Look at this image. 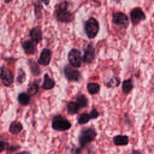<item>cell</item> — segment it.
Listing matches in <instances>:
<instances>
[{"label": "cell", "instance_id": "obj_1", "mask_svg": "<svg viewBox=\"0 0 154 154\" xmlns=\"http://www.w3.org/2000/svg\"><path fill=\"white\" fill-rule=\"evenodd\" d=\"M69 5V2L66 1H63L57 5L54 13L58 22L68 23L73 21L75 16L68 10Z\"/></svg>", "mask_w": 154, "mask_h": 154}, {"label": "cell", "instance_id": "obj_2", "mask_svg": "<svg viewBox=\"0 0 154 154\" xmlns=\"http://www.w3.org/2000/svg\"><path fill=\"white\" fill-rule=\"evenodd\" d=\"M97 134L96 131L91 127L82 129L78 136L79 147L82 150L87 145L96 139Z\"/></svg>", "mask_w": 154, "mask_h": 154}, {"label": "cell", "instance_id": "obj_3", "mask_svg": "<svg viewBox=\"0 0 154 154\" xmlns=\"http://www.w3.org/2000/svg\"><path fill=\"white\" fill-rule=\"evenodd\" d=\"M84 30L89 38H95L99 31V23L94 17L89 18L84 25Z\"/></svg>", "mask_w": 154, "mask_h": 154}, {"label": "cell", "instance_id": "obj_4", "mask_svg": "<svg viewBox=\"0 0 154 154\" xmlns=\"http://www.w3.org/2000/svg\"><path fill=\"white\" fill-rule=\"evenodd\" d=\"M52 128L58 131H65L70 129L71 123L61 115L54 116L52 120Z\"/></svg>", "mask_w": 154, "mask_h": 154}, {"label": "cell", "instance_id": "obj_5", "mask_svg": "<svg viewBox=\"0 0 154 154\" xmlns=\"http://www.w3.org/2000/svg\"><path fill=\"white\" fill-rule=\"evenodd\" d=\"M67 58L70 64L75 68L80 67L83 62L81 51L75 48L72 49L69 52Z\"/></svg>", "mask_w": 154, "mask_h": 154}, {"label": "cell", "instance_id": "obj_6", "mask_svg": "<svg viewBox=\"0 0 154 154\" xmlns=\"http://www.w3.org/2000/svg\"><path fill=\"white\" fill-rule=\"evenodd\" d=\"M1 79L2 84L7 87H10L14 82L13 72L4 66L1 67Z\"/></svg>", "mask_w": 154, "mask_h": 154}, {"label": "cell", "instance_id": "obj_7", "mask_svg": "<svg viewBox=\"0 0 154 154\" xmlns=\"http://www.w3.org/2000/svg\"><path fill=\"white\" fill-rule=\"evenodd\" d=\"M112 22L122 28L126 29L129 25V19L124 13L117 12L112 15Z\"/></svg>", "mask_w": 154, "mask_h": 154}, {"label": "cell", "instance_id": "obj_8", "mask_svg": "<svg viewBox=\"0 0 154 154\" xmlns=\"http://www.w3.org/2000/svg\"><path fill=\"white\" fill-rule=\"evenodd\" d=\"M131 20L134 26L138 25L141 21L146 19V17L143 10L140 7L133 8L130 12Z\"/></svg>", "mask_w": 154, "mask_h": 154}, {"label": "cell", "instance_id": "obj_9", "mask_svg": "<svg viewBox=\"0 0 154 154\" xmlns=\"http://www.w3.org/2000/svg\"><path fill=\"white\" fill-rule=\"evenodd\" d=\"M64 73L66 78L69 81L78 82L81 78V72L77 69H73L69 66H66L64 67Z\"/></svg>", "mask_w": 154, "mask_h": 154}, {"label": "cell", "instance_id": "obj_10", "mask_svg": "<svg viewBox=\"0 0 154 154\" xmlns=\"http://www.w3.org/2000/svg\"><path fill=\"white\" fill-rule=\"evenodd\" d=\"M95 58V49L92 43H89L84 51L82 56L83 62L87 64H90L93 62Z\"/></svg>", "mask_w": 154, "mask_h": 154}, {"label": "cell", "instance_id": "obj_11", "mask_svg": "<svg viewBox=\"0 0 154 154\" xmlns=\"http://www.w3.org/2000/svg\"><path fill=\"white\" fill-rule=\"evenodd\" d=\"M52 56V52L48 48H45L40 53V57L37 60V63L42 66H47L50 64Z\"/></svg>", "mask_w": 154, "mask_h": 154}, {"label": "cell", "instance_id": "obj_12", "mask_svg": "<svg viewBox=\"0 0 154 154\" xmlns=\"http://www.w3.org/2000/svg\"><path fill=\"white\" fill-rule=\"evenodd\" d=\"M37 45L32 40H27L22 42V47L26 54L33 55L36 52Z\"/></svg>", "mask_w": 154, "mask_h": 154}, {"label": "cell", "instance_id": "obj_13", "mask_svg": "<svg viewBox=\"0 0 154 154\" xmlns=\"http://www.w3.org/2000/svg\"><path fill=\"white\" fill-rule=\"evenodd\" d=\"M31 40L34 41L36 44L40 43L42 40V31L40 26H35L32 28L29 33Z\"/></svg>", "mask_w": 154, "mask_h": 154}, {"label": "cell", "instance_id": "obj_14", "mask_svg": "<svg viewBox=\"0 0 154 154\" xmlns=\"http://www.w3.org/2000/svg\"><path fill=\"white\" fill-rule=\"evenodd\" d=\"M55 85V81L51 78L48 73H45L43 76V82L42 85V88L46 90H49L54 88Z\"/></svg>", "mask_w": 154, "mask_h": 154}, {"label": "cell", "instance_id": "obj_15", "mask_svg": "<svg viewBox=\"0 0 154 154\" xmlns=\"http://www.w3.org/2000/svg\"><path fill=\"white\" fill-rule=\"evenodd\" d=\"M113 143L117 146H126L129 144V137L126 135H117L113 138Z\"/></svg>", "mask_w": 154, "mask_h": 154}, {"label": "cell", "instance_id": "obj_16", "mask_svg": "<svg viewBox=\"0 0 154 154\" xmlns=\"http://www.w3.org/2000/svg\"><path fill=\"white\" fill-rule=\"evenodd\" d=\"M67 112L69 115L74 116L78 113L80 107L76 102L70 101L67 103Z\"/></svg>", "mask_w": 154, "mask_h": 154}, {"label": "cell", "instance_id": "obj_17", "mask_svg": "<svg viewBox=\"0 0 154 154\" xmlns=\"http://www.w3.org/2000/svg\"><path fill=\"white\" fill-rule=\"evenodd\" d=\"M23 129L22 124L17 121H14L11 123L8 131L13 135H18Z\"/></svg>", "mask_w": 154, "mask_h": 154}, {"label": "cell", "instance_id": "obj_18", "mask_svg": "<svg viewBox=\"0 0 154 154\" xmlns=\"http://www.w3.org/2000/svg\"><path fill=\"white\" fill-rule=\"evenodd\" d=\"M31 100V96L26 93H20L17 96V101L18 102L23 105V106H27L29 104Z\"/></svg>", "mask_w": 154, "mask_h": 154}, {"label": "cell", "instance_id": "obj_19", "mask_svg": "<svg viewBox=\"0 0 154 154\" xmlns=\"http://www.w3.org/2000/svg\"><path fill=\"white\" fill-rule=\"evenodd\" d=\"M28 65L29 66L31 72L32 74V75L37 76H39L41 71H40V69L38 66V65L37 64V63L33 60L32 59H29L28 60Z\"/></svg>", "mask_w": 154, "mask_h": 154}, {"label": "cell", "instance_id": "obj_20", "mask_svg": "<svg viewBox=\"0 0 154 154\" xmlns=\"http://www.w3.org/2000/svg\"><path fill=\"white\" fill-rule=\"evenodd\" d=\"M134 88L133 81L131 78L125 79L122 83V90L125 94L129 93Z\"/></svg>", "mask_w": 154, "mask_h": 154}, {"label": "cell", "instance_id": "obj_21", "mask_svg": "<svg viewBox=\"0 0 154 154\" xmlns=\"http://www.w3.org/2000/svg\"><path fill=\"white\" fill-rule=\"evenodd\" d=\"M87 89L89 94H96L100 90V85L96 82H88L87 85Z\"/></svg>", "mask_w": 154, "mask_h": 154}, {"label": "cell", "instance_id": "obj_22", "mask_svg": "<svg viewBox=\"0 0 154 154\" xmlns=\"http://www.w3.org/2000/svg\"><path fill=\"white\" fill-rule=\"evenodd\" d=\"M76 102L79 105L80 108H84L88 106V100L85 95L81 94L77 96L76 99Z\"/></svg>", "mask_w": 154, "mask_h": 154}, {"label": "cell", "instance_id": "obj_23", "mask_svg": "<svg viewBox=\"0 0 154 154\" xmlns=\"http://www.w3.org/2000/svg\"><path fill=\"white\" fill-rule=\"evenodd\" d=\"M43 8V7L39 1H36L34 3V14L37 19H40L42 17V11Z\"/></svg>", "mask_w": 154, "mask_h": 154}, {"label": "cell", "instance_id": "obj_24", "mask_svg": "<svg viewBox=\"0 0 154 154\" xmlns=\"http://www.w3.org/2000/svg\"><path fill=\"white\" fill-rule=\"evenodd\" d=\"M38 91H39V85L37 83L32 82L28 84L27 91H28V93L31 96L36 95L38 92Z\"/></svg>", "mask_w": 154, "mask_h": 154}, {"label": "cell", "instance_id": "obj_25", "mask_svg": "<svg viewBox=\"0 0 154 154\" xmlns=\"http://www.w3.org/2000/svg\"><path fill=\"white\" fill-rule=\"evenodd\" d=\"M26 73L22 69L19 68L18 70V73L16 78V82L18 85H21L26 81Z\"/></svg>", "mask_w": 154, "mask_h": 154}, {"label": "cell", "instance_id": "obj_26", "mask_svg": "<svg viewBox=\"0 0 154 154\" xmlns=\"http://www.w3.org/2000/svg\"><path fill=\"white\" fill-rule=\"evenodd\" d=\"M120 83V81L119 79L115 76H113L110 78L108 82L106 84V85L108 88H115L118 87Z\"/></svg>", "mask_w": 154, "mask_h": 154}, {"label": "cell", "instance_id": "obj_27", "mask_svg": "<svg viewBox=\"0 0 154 154\" xmlns=\"http://www.w3.org/2000/svg\"><path fill=\"white\" fill-rule=\"evenodd\" d=\"M91 120L90 114L87 113L82 114L78 119V123L79 125H84L87 123Z\"/></svg>", "mask_w": 154, "mask_h": 154}, {"label": "cell", "instance_id": "obj_28", "mask_svg": "<svg viewBox=\"0 0 154 154\" xmlns=\"http://www.w3.org/2000/svg\"><path fill=\"white\" fill-rule=\"evenodd\" d=\"M89 114H90L91 120L96 119H97V118L100 116L99 112L97 111V110L96 108H93V109H91V111H90V112Z\"/></svg>", "mask_w": 154, "mask_h": 154}, {"label": "cell", "instance_id": "obj_29", "mask_svg": "<svg viewBox=\"0 0 154 154\" xmlns=\"http://www.w3.org/2000/svg\"><path fill=\"white\" fill-rule=\"evenodd\" d=\"M9 146V144L7 142H5V141H1V144H0V147H1V149H0V152H2L3 150H7V147Z\"/></svg>", "mask_w": 154, "mask_h": 154}, {"label": "cell", "instance_id": "obj_30", "mask_svg": "<svg viewBox=\"0 0 154 154\" xmlns=\"http://www.w3.org/2000/svg\"><path fill=\"white\" fill-rule=\"evenodd\" d=\"M20 146H9L7 149V150L8 151H10V152H12L13 151H16V150H17L19 149H20Z\"/></svg>", "mask_w": 154, "mask_h": 154}, {"label": "cell", "instance_id": "obj_31", "mask_svg": "<svg viewBox=\"0 0 154 154\" xmlns=\"http://www.w3.org/2000/svg\"><path fill=\"white\" fill-rule=\"evenodd\" d=\"M45 5H48L50 3L51 0H40Z\"/></svg>", "mask_w": 154, "mask_h": 154}, {"label": "cell", "instance_id": "obj_32", "mask_svg": "<svg viewBox=\"0 0 154 154\" xmlns=\"http://www.w3.org/2000/svg\"><path fill=\"white\" fill-rule=\"evenodd\" d=\"M14 154H30V153L28 151L23 150V151H21L20 152H18V153H14Z\"/></svg>", "mask_w": 154, "mask_h": 154}, {"label": "cell", "instance_id": "obj_33", "mask_svg": "<svg viewBox=\"0 0 154 154\" xmlns=\"http://www.w3.org/2000/svg\"><path fill=\"white\" fill-rule=\"evenodd\" d=\"M131 154H141V152H140L139 150H133L132 151V153Z\"/></svg>", "mask_w": 154, "mask_h": 154}, {"label": "cell", "instance_id": "obj_34", "mask_svg": "<svg viewBox=\"0 0 154 154\" xmlns=\"http://www.w3.org/2000/svg\"><path fill=\"white\" fill-rule=\"evenodd\" d=\"M12 0H4V2H5V3H8V2H10V1H11Z\"/></svg>", "mask_w": 154, "mask_h": 154}]
</instances>
